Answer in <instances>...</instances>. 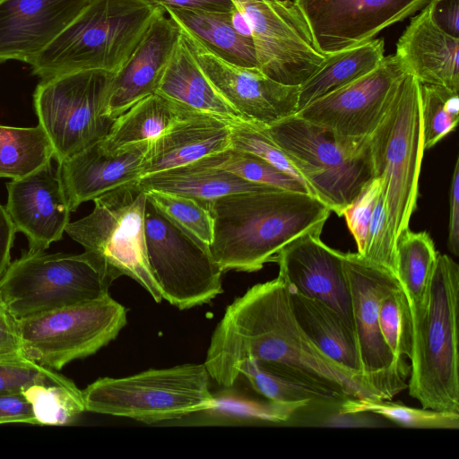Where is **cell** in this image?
Segmentation results:
<instances>
[{"mask_svg": "<svg viewBox=\"0 0 459 459\" xmlns=\"http://www.w3.org/2000/svg\"><path fill=\"white\" fill-rule=\"evenodd\" d=\"M144 226L149 264L163 299L182 310L223 292L222 272L209 246L173 224L148 200Z\"/></svg>", "mask_w": 459, "mask_h": 459, "instance_id": "cell-12", "label": "cell"}, {"mask_svg": "<svg viewBox=\"0 0 459 459\" xmlns=\"http://www.w3.org/2000/svg\"><path fill=\"white\" fill-rule=\"evenodd\" d=\"M90 0H0V63L27 64L43 51Z\"/></svg>", "mask_w": 459, "mask_h": 459, "instance_id": "cell-20", "label": "cell"}, {"mask_svg": "<svg viewBox=\"0 0 459 459\" xmlns=\"http://www.w3.org/2000/svg\"><path fill=\"white\" fill-rule=\"evenodd\" d=\"M459 265L437 255L421 327L412 342L409 394L422 408L459 413Z\"/></svg>", "mask_w": 459, "mask_h": 459, "instance_id": "cell-5", "label": "cell"}, {"mask_svg": "<svg viewBox=\"0 0 459 459\" xmlns=\"http://www.w3.org/2000/svg\"><path fill=\"white\" fill-rule=\"evenodd\" d=\"M195 163L219 168L245 180L273 188L309 193L298 179L264 160L249 152L232 148L209 155Z\"/></svg>", "mask_w": 459, "mask_h": 459, "instance_id": "cell-35", "label": "cell"}, {"mask_svg": "<svg viewBox=\"0 0 459 459\" xmlns=\"http://www.w3.org/2000/svg\"><path fill=\"white\" fill-rule=\"evenodd\" d=\"M432 16L443 30L459 38V0H433Z\"/></svg>", "mask_w": 459, "mask_h": 459, "instance_id": "cell-46", "label": "cell"}, {"mask_svg": "<svg viewBox=\"0 0 459 459\" xmlns=\"http://www.w3.org/2000/svg\"><path fill=\"white\" fill-rule=\"evenodd\" d=\"M25 357L21 346L17 319L0 301V359Z\"/></svg>", "mask_w": 459, "mask_h": 459, "instance_id": "cell-44", "label": "cell"}, {"mask_svg": "<svg viewBox=\"0 0 459 459\" xmlns=\"http://www.w3.org/2000/svg\"><path fill=\"white\" fill-rule=\"evenodd\" d=\"M115 280L85 252L27 251L0 278V301L20 319L101 299Z\"/></svg>", "mask_w": 459, "mask_h": 459, "instance_id": "cell-9", "label": "cell"}, {"mask_svg": "<svg viewBox=\"0 0 459 459\" xmlns=\"http://www.w3.org/2000/svg\"><path fill=\"white\" fill-rule=\"evenodd\" d=\"M394 55L420 83L459 91V38L435 22L432 2L411 19Z\"/></svg>", "mask_w": 459, "mask_h": 459, "instance_id": "cell-23", "label": "cell"}, {"mask_svg": "<svg viewBox=\"0 0 459 459\" xmlns=\"http://www.w3.org/2000/svg\"><path fill=\"white\" fill-rule=\"evenodd\" d=\"M146 201L138 182L122 186L94 199L92 212L69 222L65 233L106 271L132 278L159 303L163 298L146 249Z\"/></svg>", "mask_w": 459, "mask_h": 459, "instance_id": "cell-8", "label": "cell"}, {"mask_svg": "<svg viewBox=\"0 0 459 459\" xmlns=\"http://www.w3.org/2000/svg\"><path fill=\"white\" fill-rule=\"evenodd\" d=\"M289 292L294 317L311 342L329 359L364 378L355 333L341 316L318 299Z\"/></svg>", "mask_w": 459, "mask_h": 459, "instance_id": "cell-26", "label": "cell"}, {"mask_svg": "<svg viewBox=\"0 0 459 459\" xmlns=\"http://www.w3.org/2000/svg\"><path fill=\"white\" fill-rule=\"evenodd\" d=\"M161 7L147 0H90L30 64L40 79L84 71L117 73Z\"/></svg>", "mask_w": 459, "mask_h": 459, "instance_id": "cell-3", "label": "cell"}, {"mask_svg": "<svg viewBox=\"0 0 459 459\" xmlns=\"http://www.w3.org/2000/svg\"><path fill=\"white\" fill-rule=\"evenodd\" d=\"M267 130L311 195L338 216L373 178L368 138L342 139L295 114Z\"/></svg>", "mask_w": 459, "mask_h": 459, "instance_id": "cell-6", "label": "cell"}, {"mask_svg": "<svg viewBox=\"0 0 459 459\" xmlns=\"http://www.w3.org/2000/svg\"><path fill=\"white\" fill-rule=\"evenodd\" d=\"M181 37L211 83L246 120L270 126L298 111L299 85L277 82L259 68L227 63L189 34L181 31Z\"/></svg>", "mask_w": 459, "mask_h": 459, "instance_id": "cell-17", "label": "cell"}, {"mask_svg": "<svg viewBox=\"0 0 459 459\" xmlns=\"http://www.w3.org/2000/svg\"><path fill=\"white\" fill-rule=\"evenodd\" d=\"M378 323L383 339L395 359L408 365L412 351L413 330L411 316L405 294L399 287L380 301Z\"/></svg>", "mask_w": 459, "mask_h": 459, "instance_id": "cell-39", "label": "cell"}, {"mask_svg": "<svg viewBox=\"0 0 459 459\" xmlns=\"http://www.w3.org/2000/svg\"><path fill=\"white\" fill-rule=\"evenodd\" d=\"M138 183L145 192L155 190L183 195L210 207L213 201L222 196L277 189L195 162L143 176Z\"/></svg>", "mask_w": 459, "mask_h": 459, "instance_id": "cell-27", "label": "cell"}, {"mask_svg": "<svg viewBox=\"0 0 459 459\" xmlns=\"http://www.w3.org/2000/svg\"><path fill=\"white\" fill-rule=\"evenodd\" d=\"M53 159V149L44 129L0 125V178L25 177Z\"/></svg>", "mask_w": 459, "mask_h": 459, "instance_id": "cell-33", "label": "cell"}, {"mask_svg": "<svg viewBox=\"0 0 459 459\" xmlns=\"http://www.w3.org/2000/svg\"><path fill=\"white\" fill-rule=\"evenodd\" d=\"M384 57L383 38L373 39L326 56L321 66L299 84L298 111L313 100L375 70Z\"/></svg>", "mask_w": 459, "mask_h": 459, "instance_id": "cell-31", "label": "cell"}, {"mask_svg": "<svg viewBox=\"0 0 459 459\" xmlns=\"http://www.w3.org/2000/svg\"><path fill=\"white\" fill-rule=\"evenodd\" d=\"M195 113L157 94H151L116 117L102 146L114 151L144 141H152L165 134L178 121Z\"/></svg>", "mask_w": 459, "mask_h": 459, "instance_id": "cell-30", "label": "cell"}, {"mask_svg": "<svg viewBox=\"0 0 459 459\" xmlns=\"http://www.w3.org/2000/svg\"><path fill=\"white\" fill-rule=\"evenodd\" d=\"M230 140L232 149L249 152L264 160L298 179L310 193L305 180L270 135L267 126L251 121L231 123Z\"/></svg>", "mask_w": 459, "mask_h": 459, "instance_id": "cell-40", "label": "cell"}, {"mask_svg": "<svg viewBox=\"0 0 459 459\" xmlns=\"http://www.w3.org/2000/svg\"><path fill=\"white\" fill-rule=\"evenodd\" d=\"M424 149H430L453 132L459 120L458 91L420 83Z\"/></svg>", "mask_w": 459, "mask_h": 459, "instance_id": "cell-38", "label": "cell"}, {"mask_svg": "<svg viewBox=\"0 0 459 459\" xmlns=\"http://www.w3.org/2000/svg\"><path fill=\"white\" fill-rule=\"evenodd\" d=\"M39 425L72 423L85 410L82 390L51 384H35L22 392Z\"/></svg>", "mask_w": 459, "mask_h": 459, "instance_id": "cell-36", "label": "cell"}, {"mask_svg": "<svg viewBox=\"0 0 459 459\" xmlns=\"http://www.w3.org/2000/svg\"><path fill=\"white\" fill-rule=\"evenodd\" d=\"M147 200L169 221L210 246L213 237L211 207L183 195L150 190Z\"/></svg>", "mask_w": 459, "mask_h": 459, "instance_id": "cell-37", "label": "cell"}, {"mask_svg": "<svg viewBox=\"0 0 459 459\" xmlns=\"http://www.w3.org/2000/svg\"><path fill=\"white\" fill-rule=\"evenodd\" d=\"M406 70L394 54L373 71L305 106L295 115L349 140H363L383 118Z\"/></svg>", "mask_w": 459, "mask_h": 459, "instance_id": "cell-15", "label": "cell"}, {"mask_svg": "<svg viewBox=\"0 0 459 459\" xmlns=\"http://www.w3.org/2000/svg\"><path fill=\"white\" fill-rule=\"evenodd\" d=\"M152 141L114 151L105 149L100 141L58 165L71 212L84 202L138 182Z\"/></svg>", "mask_w": 459, "mask_h": 459, "instance_id": "cell-22", "label": "cell"}, {"mask_svg": "<svg viewBox=\"0 0 459 459\" xmlns=\"http://www.w3.org/2000/svg\"><path fill=\"white\" fill-rule=\"evenodd\" d=\"M231 123L195 113L152 141L142 166V177L185 166L231 148Z\"/></svg>", "mask_w": 459, "mask_h": 459, "instance_id": "cell-24", "label": "cell"}, {"mask_svg": "<svg viewBox=\"0 0 459 459\" xmlns=\"http://www.w3.org/2000/svg\"><path fill=\"white\" fill-rule=\"evenodd\" d=\"M231 2L250 28L260 70L270 78L299 85L325 60L293 0Z\"/></svg>", "mask_w": 459, "mask_h": 459, "instance_id": "cell-14", "label": "cell"}, {"mask_svg": "<svg viewBox=\"0 0 459 459\" xmlns=\"http://www.w3.org/2000/svg\"><path fill=\"white\" fill-rule=\"evenodd\" d=\"M316 48L328 56L368 42L433 0H293Z\"/></svg>", "mask_w": 459, "mask_h": 459, "instance_id": "cell-16", "label": "cell"}, {"mask_svg": "<svg viewBox=\"0 0 459 459\" xmlns=\"http://www.w3.org/2000/svg\"><path fill=\"white\" fill-rule=\"evenodd\" d=\"M126 308L107 295L101 299L17 319L24 356L60 370L114 340L126 325Z\"/></svg>", "mask_w": 459, "mask_h": 459, "instance_id": "cell-11", "label": "cell"}, {"mask_svg": "<svg viewBox=\"0 0 459 459\" xmlns=\"http://www.w3.org/2000/svg\"><path fill=\"white\" fill-rule=\"evenodd\" d=\"M337 412L376 414L406 428L445 429L459 428L458 412L412 408L380 398H347L340 404Z\"/></svg>", "mask_w": 459, "mask_h": 459, "instance_id": "cell-34", "label": "cell"}, {"mask_svg": "<svg viewBox=\"0 0 459 459\" xmlns=\"http://www.w3.org/2000/svg\"><path fill=\"white\" fill-rule=\"evenodd\" d=\"M211 212L209 249L221 272L253 273L295 238L320 236L332 212L309 193L273 189L222 196Z\"/></svg>", "mask_w": 459, "mask_h": 459, "instance_id": "cell-2", "label": "cell"}, {"mask_svg": "<svg viewBox=\"0 0 459 459\" xmlns=\"http://www.w3.org/2000/svg\"><path fill=\"white\" fill-rule=\"evenodd\" d=\"M155 93L190 110L214 116L230 123L247 121L211 83L182 37Z\"/></svg>", "mask_w": 459, "mask_h": 459, "instance_id": "cell-25", "label": "cell"}, {"mask_svg": "<svg viewBox=\"0 0 459 459\" xmlns=\"http://www.w3.org/2000/svg\"><path fill=\"white\" fill-rule=\"evenodd\" d=\"M36 424L30 403L22 393L0 394V424Z\"/></svg>", "mask_w": 459, "mask_h": 459, "instance_id": "cell-43", "label": "cell"}, {"mask_svg": "<svg viewBox=\"0 0 459 459\" xmlns=\"http://www.w3.org/2000/svg\"><path fill=\"white\" fill-rule=\"evenodd\" d=\"M380 190V179L373 178L342 213L350 232L354 238L358 253L361 255H364L366 250L370 218Z\"/></svg>", "mask_w": 459, "mask_h": 459, "instance_id": "cell-42", "label": "cell"}, {"mask_svg": "<svg viewBox=\"0 0 459 459\" xmlns=\"http://www.w3.org/2000/svg\"><path fill=\"white\" fill-rule=\"evenodd\" d=\"M253 390L275 403H304L310 409L338 410L347 398L317 389L270 370L255 360H244L238 368Z\"/></svg>", "mask_w": 459, "mask_h": 459, "instance_id": "cell-32", "label": "cell"}, {"mask_svg": "<svg viewBox=\"0 0 459 459\" xmlns=\"http://www.w3.org/2000/svg\"><path fill=\"white\" fill-rule=\"evenodd\" d=\"M5 210L16 232L25 235L30 252H42L59 241L68 225L71 209L59 166L51 161L7 185Z\"/></svg>", "mask_w": 459, "mask_h": 459, "instance_id": "cell-19", "label": "cell"}, {"mask_svg": "<svg viewBox=\"0 0 459 459\" xmlns=\"http://www.w3.org/2000/svg\"><path fill=\"white\" fill-rule=\"evenodd\" d=\"M367 143L373 178L381 181L388 232L395 248L416 208L425 151L420 82L414 75H403Z\"/></svg>", "mask_w": 459, "mask_h": 459, "instance_id": "cell-4", "label": "cell"}, {"mask_svg": "<svg viewBox=\"0 0 459 459\" xmlns=\"http://www.w3.org/2000/svg\"><path fill=\"white\" fill-rule=\"evenodd\" d=\"M204 364L148 369L125 377H102L82 390L85 410L147 424L212 409Z\"/></svg>", "mask_w": 459, "mask_h": 459, "instance_id": "cell-7", "label": "cell"}, {"mask_svg": "<svg viewBox=\"0 0 459 459\" xmlns=\"http://www.w3.org/2000/svg\"><path fill=\"white\" fill-rule=\"evenodd\" d=\"M16 230L5 210L0 204V278L10 264L11 248Z\"/></svg>", "mask_w": 459, "mask_h": 459, "instance_id": "cell-48", "label": "cell"}, {"mask_svg": "<svg viewBox=\"0 0 459 459\" xmlns=\"http://www.w3.org/2000/svg\"><path fill=\"white\" fill-rule=\"evenodd\" d=\"M164 10L181 31L192 36L220 59L237 66L259 68L253 39L235 29L231 12L212 13L178 8Z\"/></svg>", "mask_w": 459, "mask_h": 459, "instance_id": "cell-28", "label": "cell"}, {"mask_svg": "<svg viewBox=\"0 0 459 459\" xmlns=\"http://www.w3.org/2000/svg\"><path fill=\"white\" fill-rule=\"evenodd\" d=\"M116 73L84 70L41 79L33 93L39 125L58 165L102 140L114 120L106 116Z\"/></svg>", "mask_w": 459, "mask_h": 459, "instance_id": "cell-10", "label": "cell"}, {"mask_svg": "<svg viewBox=\"0 0 459 459\" xmlns=\"http://www.w3.org/2000/svg\"><path fill=\"white\" fill-rule=\"evenodd\" d=\"M354 333L361 373L374 394L391 400L407 388L410 366L400 363L385 342L378 323L381 299L401 287L396 274L357 253H344Z\"/></svg>", "mask_w": 459, "mask_h": 459, "instance_id": "cell-13", "label": "cell"}, {"mask_svg": "<svg viewBox=\"0 0 459 459\" xmlns=\"http://www.w3.org/2000/svg\"><path fill=\"white\" fill-rule=\"evenodd\" d=\"M247 359L344 398H378L363 377L329 359L306 335L278 277L252 286L227 307L204 364L218 385L231 387Z\"/></svg>", "mask_w": 459, "mask_h": 459, "instance_id": "cell-1", "label": "cell"}, {"mask_svg": "<svg viewBox=\"0 0 459 459\" xmlns=\"http://www.w3.org/2000/svg\"><path fill=\"white\" fill-rule=\"evenodd\" d=\"M448 221V249L459 254V159H456L450 186Z\"/></svg>", "mask_w": 459, "mask_h": 459, "instance_id": "cell-45", "label": "cell"}, {"mask_svg": "<svg viewBox=\"0 0 459 459\" xmlns=\"http://www.w3.org/2000/svg\"><path fill=\"white\" fill-rule=\"evenodd\" d=\"M343 259L344 253L325 244L319 235L307 234L281 248L273 262L279 265L277 277L289 291L325 303L354 332Z\"/></svg>", "mask_w": 459, "mask_h": 459, "instance_id": "cell-18", "label": "cell"}, {"mask_svg": "<svg viewBox=\"0 0 459 459\" xmlns=\"http://www.w3.org/2000/svg\"><path fill=\"white\" fill-rule=\"evenodd\" d=\"M437 255L426 231L414 232L408 228L397 238L395 274L409 305L413 339L425 318Z\"/></svg>", "mask_w": 459, "mask_h": 459, "instance_id": "cell-29", "label": "cell"}, {"mask_svg": "<svg viewBox=\"0 0 459 459\" xmlns=\"http://www.w3.org/2000/svg\"><path fill=\"white\" fill-rule=\"evenodd\" d=\"M160 8L134 51L115 74L106 116L114 120L142 99L155 93L175 54L181 30Z\"/></svg>", "mask_w": 459, "mask_h": 459, "instance_id": "cell-21", "label": "cell"}, {"mask_svg": "<svg viewBox=\"0 0 459 459\" xmlns=\"http://www.w3.org/2000/svg\"><path fill=\"white\" fill-rule=\"evenodd\" d=\"M35 384L72 387L74 383L55 370L26 358L0 359V394L22 393Z\"/></svg>", "mask_w": 459, "mask_h": 459, "instance_id": "cell-41", "label": "cell"}, {"mask_svg": "<svg viewBox=\"0 0 459 459\" xmlns=\"http://www.w3.org/2000/svg\"><path fill=\"white\" fill-rule=\"evenodd\" d=\"M152 4L166 8L189 9L212 13H230L235 6L231 0H147Z\"/></svg>", "mask_w": 459, "mask_h": 459, "instance_id": "cell-47", "label": "cell"}]
</instances>
